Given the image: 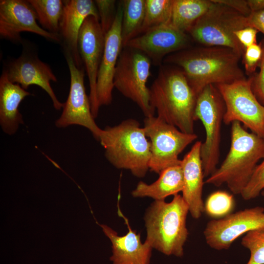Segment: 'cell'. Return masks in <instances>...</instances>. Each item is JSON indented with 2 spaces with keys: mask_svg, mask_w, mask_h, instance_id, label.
<instances>
[{
  "mask_svg": "<svg viewBox=\"0 0 264 264\" xmlns=\"http://www.w3.org/2000/svg\"><path fill=\"white\" fill-rule=\"evenodd\" d=\"M31 93L19 84L11 82L6 71L0 78V125L3 132L12 135L23 124L19 107L24 98Z\"/></svg>",
  "mask_w": 264,
  "mask_h": 264,
  "instance_id": "44dd1931",
  "label": "cell"
},
{
  "mask_svg": "<svg viewBox=\"0 0 264 264\" xmlns=\"http://www.w3.org/2000/svg\"><path fill=\"white\" fill-rule=\"evenodd\" d=\"M263 53V45L255 44L245 48L242 55V62L248 75L254 73L257 67L260 66Z\"/></svg>",
  "mask_w": 264,
  "mask_h": 264,
  "instance_id": "4dcf8cb0",
  "label": "cell"
},
{
  "mask_svg": "<svg viewBox=\"0 0 264 264\" xmlns=\"http://www.w3.org/2000/svg\"><path fill=\"white\" fill-rule=\"evenodd\" d=\"M6 71L11 82L25 90L31 85L38 86L50 96L56 110L63 108L64 103L59 101L50 86L51 81L56 82L57 79L46 64L36 57L22 55L12 62Z\"/></svg>",
  "mask_w": 264,
  "mask_h": 264,
  "instance_id": "e0dca14e",
  "label": "cell"
},
{
  "mask_svg": "<svg viewBox=\"0 0 264 264\" xmlns=\"http://www.w3.org/2000/svg\"><path fill=\"white\" fill-rule=\"evenodd\" d=\"M43 28L58 34L60 29L64 3L60 0H28Z\"/></svg>",
  "mask_w": 264,
  "mask_h": 264,
  "instance_id": "d4e9b609",
  "label": "cell"
},
{
  "mask_svg": "<svg viewBox=\"0 0 264 264\" xmlns=\"http://www.w3.org/2000/svg\"><path fill=\"white\" fill-rule=\"evenodd\" d=\"M188 212L187 204L178 194L170 202L155 200L144 217L147 232L145 242L165 255L182 257L188 236Z\"/></svg>",
  "mask_w": 264,
  "mask_h": 264,
  "instance_id": "5b68a950",
  "label": "cell"
},
{
  "mask_svg": "<svg viewBox=\"0 0 264 264\" xmlns=\"http://www.w3.org/2000/svg\"><path fill=\"white\" fill-rule=\"evenodd\" d=\"M252 83V77L215 86L225 104L224 124L238 121L264 138V106L254 94Z\"/></svg>",
  "mask_w": 264,
  "mask_h": 264,
  "instance_id": "30bf717a",
  "label": "cell"
},
{
  "mask_svg": "<svg viewBox=\"0 0 264 264\" xmlns=\"http://www.w3.org/2000/svg\"><path fill=\"white\" fill-rule=\"evenodd\" d=\"M172 6L173 0H146L145 17L140 34L153 27L170 22Z\"/></svg>",
  "mask_w": 264,
  "mask_h": 264,
  "instance_id": "484cf974",
  "label": "cell"
},
{
  "mask_svg": "<svg viewBox=\"0 0 264 264\" xmlns=\"http://www.w3.org/2000/svg\"><path fill=\"white\" fill-rule=\"evenodd\" d=\"M98 141L105 149L107 159L115 168L128 170L137 177L149 169L151 143L143 127L133 119L102 129Z\"/></svg>",
  "mask_w": 264,
  "mask_h": 264,
  "instance_id": "277c9868",
  "label": "cell"
},
{
  "mask_svg": "<svg viewBox=\"0 0 264 264\" xmlns=\"http://www.w3.org/2000/svg\"><path fill=\"white\" fill-rule=\"evenodd\" d=\"M214 2L225 5L245 17L251 14L248 2L245 0H212Z\"/></svg>",
  "mask_w": 264,
  "mask_h": 264,
  "instance_id": "836d02e7",
  "label": "cell"
},
{
  "mask_svg": "<svg viewBox=\"0 0 264 264\" xmlns=\"http://www.w3.org/2000/svg\"><path fill=\"white\" fill-rule=\"evenodd\" d=\"M122 17V5L120 2L117 9L114 21L105 35L104 52L99 68L96 84L97 98L100 107L110 104L112 100L115 71L123 48Z\"/></svg>",
  "mask_w": 264,
  "mask_h": 264,
  "instance_id": "2e32d148",
  "label": "cell"
},
{
  "mask_svg": "<svg viewBox=\"0 0 264 264\" xmlns=\"http://www.w3.org/2000/svg\"><path fill=\"white\" fill-rule=\"evenodd\" d=\"M212 4L211 0H173L170 23L179 30L188 33Z\"/></svg>",
  "mask_w": 264,
  "mask_h": 264,
  "instance_id": "603a6c76",
  "label": "cell"
},
{
  "mask_svg": "<svg viewBox=\"0 0 264 264\" xmlns=\"http://www.w3.org/2000/svg\"><path fill=\"white\" fill-rule=\"evenodd\" d=\"M241 244L250 253L247 264H264V228L247 232L242 239Z\"/></svg>",
  "mask_w": 264,
  "mask_h": 264,
  "instance_id": "83f0119b",
  "label": "cell"
},
{
  "mask_svg": "<svg viewBox=\"0 0 264 264\" xmlns=\"http://www.w3.org/2000/svg\"><path fill=\"white\" fill-rule=\"evenodd\" d=\"M251 13L264 9V0H247Z\"/></svg>",
  "mask_w": 264,
  "mask_h": 264,
  "instance_id": "d590c367",
  "label": "cell"
},
{
  "mask_svg": "<svg viewBox=\"0 0 264 264\" xmlns=\"http://www.w3.org/2000/svg\"><path fill=\"white\" fill-rule=\"evenodd\" d=\"M231 132L228 154L205 183L217 187L225 183L233 194L241 195L264 157V138L248 132L238 121L232 123Z\"/></svg>",
  "mask_w": 264,
  "mask_h": 264,
  "instance_id": "3957f363",
  "label": "cell"
},
{
  "mask_svg": "<svg viewBox=\"0 0 264 264\" xmlns=\"http://www.w3.org/2000/svg\"><path fill=\"white\" fill-rule=\"evenodd\" d=\"M66 59L70 74V86L66 102L59 118L55 123L58 128L79 125L88 129L98 141L101 131L94 121L89 97L84 85V72L76 65L71 54L66 52Z\"/></svg>",
  "mask_w": 264,
  "mask_h": 264,
  "instance_id": "7c38bea8",
  "label": "cell"
},
{
  "mask_svg": "<svg viewBox=\"0 0 264 264\" xmlns=\"http://www.w3.org/2000/svg\"><path fill=\"white\" fill-rule=\"evenodd\" d=\"M122 216L129 230L124 236H119L107 225L99 224L111 242L112 255L110 260L112 264H150L153 248L145 242L142 243L140 234L132 230L128 220Z\"/></svg>",
  "mask_w": 264,
  "mask_h": 264,
  "instance_id": "d6986e66",
  "label": "cell"
},
{
  "mask_svg": "<svg viewBox=\"0 0 264 264\" xmlns=\"http://www.w3.org/2000/svg\"><path fill=\"white\" fill-rule=\"evenodd\" d=\"M159 175L157 180L151 184L139 182L132 195L135 198L149 197L155 200H164L168 196L182 192L183 176L181 164L166 168Z\"/></svg>",
  "mask_w": 264,
  "mask_h": 264,
  "instance_id": "7402d4cb",
  "label": "cell"
},
{
  "mask_svg": "<svg viewBox=\"0 0 264 264\" xmlns=\"http://www.w3.org/2000/svg\"><path fill=\"white\" fill-rule=\"evenodd\" d=\"M190 37L170 22L151 28L130 41L125 47L146 55L155 65H159L170 53L188 48Z\"/></svg>",
  "mask_w": 264,
  "mask_h": 264,
  "instance_id": "5bb4252c",
  "label": "cell"
},
{
  "mask_svg": "<svg viewBox=\"0 0 264 264\" xmlns=\"http://www.w3.org/2000/svg\"><path fill=\"white\" fill-rule=\"evenodd\" d=\"M37 19L36 12L27 0L0 1V35L2 38L18 41L21 39L20 33L26 31L60 41L58 34L49 32L40 27Z\"/></svg>",
  "mask_w": 264,
  "mask_h": 264,
  "instance_id": "9a60e30c",
  "label": "cell"
},
{
  "mask_svg": "<svg viewBox=\"0 0 264 264\" xmlns=\"http://www.w3.org/2000/svg\"><path fill=\"white\" fill-rule=\"evenodd\" d=\"M105 35L99 19L89 16L84 21L78 36V50L87 70L89 88V100L92 115L95 118L100 106L96 94V84L99 66L102 58Z\"/></svg>",
  "mask_w": 264,
  "mask_h": 264,
  "instance_id": "4fadbf2b",
  "label": "cell"
},
{
  "mask_svg": "<svg viewBox=\"0 0 264 264\" xmlns=\"http://www.w3.org/2000/svg\"><path fill=\"white\" fill-rule=\"evenodd\" d=\"M201 142L197 141L181 160L183 176L182 198L194 219H199L204 211L202 200L204 178L200 156Z\"/></svg>",
  "mask_w": 264,
  "mask_h": 264,
  "instance_id": "ac0fdd59",
  "label": "cell"
},
{
  "mask_svg": "<svg viewBox=\"0 0 264 264\" xmlns=\"http://www.w3.org/2000/svg\"><path fill=\"white\" fill-rule=\"evenodd\" d=\"M98 12L99 22L102 31L106 35L111 28L116 14V1L96 0L94 1Z\"/></svg>",
  "mask_w": 264,
  "mask_h": 264,
  "instance_id": "f546056e",
  "label": "cell"
},
{
  "mask_svg": "<svg viewBox=\"0 0 264 264\" xmlns=\"http://www.w3.org/2000/svg\"><path fill=\"white\" fill-rule=\"evenodd\" d=\"M64 12L60 24L63 37L77 66L80 68L81 59L78 50V36L86 19L92 16L99 19L97 7L91 0H70L64 1Z\"/></svg>",
  "mask_w": 264,
  "mask_h": 264,
  "instance_id": "ffe728a7",
  "label": "cell"
},
{
  "mask_svg": "<svg viewBox=\"0 0 264 264\" xmlns=\"http://www.w3.org/2000/svg\"><path fill=\"white\" fill-rule=\"evenodd\" d=\"M150 89V102L158 118L183 132L194 133L198 96L179 68L162 66Z\"/></svg>",
  "mask_w": 264,
  "mask_h": 264,
  "instance_id": "7a4b0ae2",
  "label": "cell"
},
{
  "mask_svg": "<svg viewBox=\"0 0 264 264\" xmlns=\"http://www.w3.org/2000/svg\"><path fill=\"white\" fill-rule=\"evenodd\" d=\"M263 191H264V190H263Z\"/></svg>",
  "mask_w": 264,
  "mask_h": 264,
  "instance_id": "74e56055",
  "label": "cell"
},
{
  "mask_svg": "<svg viewBox=\"0 0 264 264\" xmlns=\"http://www.w3.org/2000/svg\"><path fill=\"white\" fill-rule=\"evenodd\" d=\"M242 57L229 48L203 46L186 48L166 57L164 62L177 66L198 96L209 85L245 79L239 66Z\"/></svg>",
  "mask_w": 264,
  "mask_h": 264,
  "instance_id": "6da1fadb",
  "label": "cell"
},
{
  "mask_svg": "<svg viewBox=\"0 0 264 264\" xmlns=\"http://www.w3.org/2000/svg\"><path fill=\"white\" fill-rule=\"evenodd\" d=\"M264 228V208H246L209 221L203 234L207 244L218 250L228 249L242 235Z\"/></svg>",
  "mask_w": 264,
  "mask_h": 264,
  "instance_id": "8fae6325",
  "label": "cell"
},
{
  "mask_svg": "<svg viewBox=\"0 0 264 264\" xmlns=\"http://www.w3.org/2000/svg\"><path fill=\"white\" fill-rule=\"evenodd\" d=\"M261 194L264 197V191H263L262 192H261Z\"/></svg>",
  "mask_w": 264,
  "mask_h": 264,
  "instance_id": "8d00e7d4",
  "label": "cell"
},
{
  "mask_svg": "<svg viewBox=\"0 0 264 264\" xmlns=\"http://www.w3.org/2000/svg\"><path fill=\"white\" fill-rule=\"evenodd\" d=\"M261 163L256 166L249 182L241 194L246 200L259 196L264 189V157Z\"/></svg>",
  "mask_w": 264,
  "mask_h": 264,
  "instance_id": "f1b7e54d",
  "label": "cell"
},
{
  "mask_svg": "<svg viewBox=\"0 0 264 264\" xmlns=\"http://www.w3.org/2000/svg\"><path fill=\"white\" fill-rule=\"evenodd\" d=\"M123 17L122 38L123 47L140 34L143 25L146 0H124L122 2Z\"/></svg>",
  "mask_w": 264,
  "mask_h": 264,
  "instance_id": "cb8c5ba5",
  "label": "cell"
},
{
  "mask_svg": "<svg viewBox=\"0 0 264 264\" xmlns=\"http://www.w3.org/2000/svg\"><path fill=\"white\" fill-rule=\"evenodd\" d=\"M225 110L224 101L215 85L207 86L198 95L194 119L202 122L205 131V140L200 148L204 177H209L217 168L221 125Z\"/></svg>",
  "mask_w": 264,
  "mask_h": 264,
  "instance_id": "52a82bcc",
  "label": "cell"
},
{
  "mask_svg": "<svg viewBox=\"0 0 264 264\" xmlns=\"http://www.w3.org/2000/svg\"><path fill=\"white\" fill-rule=\"evenodd\" d=\"M263 53L260 65V72L252 77V88L259 101L264 106V43L263 44Z\"/></svg>",
  "mask_w": 264,
  "mask_h": 264,
  "instance_id": "1f68e13d",
  "label": "cell"
},
{
  "mask_svg": "<svg viewBox=\"0 0 264 264\" xmlns=\"http://www.w3.org/2000/svg\"><path fill=\"white\" fill-rule=\"evenodd\" d=\"M119 57L114 77V87L135 103L146 117L154 116L147 86L151 75V60L143 53L129 47Z\"/></svg>",
  "mask_w": 264,
  "mask_h": 264,
  "instance_id": "ba28073f",
  "label": "cell"
},
{
  "mask_svg": "<svg viewBox=\"0 0 264 264\" xmlns=\"http://www.w3.org/2000/svg\"><path fill=\"white\" fill-rule=\"evenodd\" d=\"M232 195L223 191L211 194L204 205V211L214 219L223 218L230 214L234 207Z\"/></svg>",
  "mask_w": 264,
  "mask_h": 264,
  "instance_id": "4316f807",
  "label": "cell"
},
{
  "mask_svg": "<svg viewBox=\"0 0 264 264\" xmlns=\"http://www.w3.org/2000/svg\"><path fill=\"white\" fill-rule=\"evenodd\" d=\"M258 31L254 27L248 26L235 32L239 43L245 48L257 44V34Z\"/></svg>",
  "mask_w": 264,
  "mask_h": 264,
  "instance_id": "d6a6232c",
  "label": "cell"
},
{
  "mask_svg": "<svg viewBox=\"0 0 264 264\" xmlns=\"http://www.w3.org/2000/svg\"><path fill=\"white\" fill-rule=\"evenodd\" d=\"M248 26L256 29L264 35V9L255 12H251L247 17Z\"/></svg>",
  "mask_w": 264,
  "mask_h": 264,
  "instance_id": "e575fe53",
  "label": "cell"
},
{
  "mask_svg": "<svg viewBox=\"0 0 264 264\" xmlns=\"http://www.w3.org/2000/svg\"><path fill=\"white\" fill-rule=\"evenodd\" d=\"M144 123L143 128L151 143L149 169L157 174L180 164L179 154L198 137L195 133L183 132L157 116L145 117Z\"/></svg>",
  "mask_w": 264,
  "mask_h": 264,
  "instance_id": "9c48e42d",
  "label": "cell"
},
{
  "mask_svg": "<svg viewBox=\"0 0 264 264\" xmlns=\"http://www.w3.org/2000/svg\"><path fill=\"white\" fill-rule=\"evenodd\" d=\"M211 0L212 5L188 33L195 41L204 46L229 48L242 57L245 49L236 38L235 32L248 26L247 17Z\"/></svg>",
  "mask_w": 264,
  "mask_h": 264,
  "instance_id": "8992f818",
  "label": "cell"
}]
</instances>
